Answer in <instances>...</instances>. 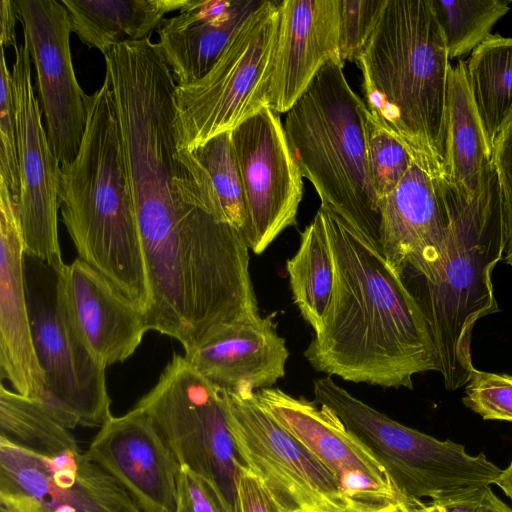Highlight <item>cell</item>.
I'll return each mask as SVG.
<instances>
[{
	"mask_svg": "<svg viewBox=\"0 0 512 512\" xmlns=\"http://www.w3.org/2000/svg\"><path fill=\"white\" fill-rule=\"evenodd\" d=\"M0 512H5L4 510L0 509Z\"/></svg>",
	"mask_w": 512,
	"mask_h": 512,
	"instance_id": "obj_41",
	"label": "cell"
},
{
	"mask_svg": "<svg viewBox=\"0 0 512 512\" xmlns=\"http://www.w3.org/2000/svg\"><path fill=\"white\" fill-rule=\"evenodd\" d=\"M225 392L228 425L241 461L284 512H348L332 473L260 406L255 392Z\"/></svg>",
	"mask_w": 512,
	"mask_h": 512,
	"instance_id": "obj_10",
	"label": "cell"
},
{
	"mask_svg": "<svg viewBox=\"0 0 512 512\" xmlns=\"http://www.w3.org/2000/svg\"><path fill=\"white\" fill-rule=\"evenodd\" d=\"M0 82V177L6 182L16 204L20 193L17 114L12 72L8 69L3 46H1Z\"/></svg>",
	"mask_w": 512,
	"mask_h": 512,
	"instance_id": "obj_31",
	"label": "cell"
},
{
	"mask_svg": "<svg viewBox=\"0 0 512 512\" xmlns=\"http://www.w3.org/2000/svg\"><path fill=\"white\" fill-rule=\"evenodd\" d=\"M61 216L79 258L145 313L150 294L109 79L90 95L75 159L61 165Z\"/></svg>",
	"mask_w": 512,
	"mask_h": 512,
	"instance_id": "obj_3",
	"label": "cell"
},
{
	"mask_svg": "<svg viewBox=\"0 0 512 512\" xmlns=\"http://www.w3.org/2000/svg\"><path fill=\"white\" fill-rule=\"evenodd\" d=\"M367 151L371 181L380 202L398 186L413 161L407 147L368 112Z\"/></svg>",
	"mask_w": 512,
	"mask_h": 512,
	"instance_id": "obj_30",
	"label": "cell"
},
{
	"mask_svg": "<svg viewBox=\"0 0 512 512\" xmlns=\"http://www.w3.org/2000/svg\"><path fill=\"white\" fill-rule=\"evenodd\" d=\"M330 60L343 62L339 53V0L279 1L268 106L286 114Z\"/></svg>",
	"mask_w": 512,
	"mask_h": 512,
	"instance_id": "obj_18",
	"label": "cell"
},
{
	"mask_svg": "<svg viewBox=\"0 0 512 512\" xmlns=\"http://www.w3.org/2000/svg\"><path fill=\"white\" fill-rule=\"evenodd\" d=\"M15 6L35 67L51 149L61 165L68 164L80 149L90 102L73 67L69 12L56 0H18Z\"/></svg>",
	"mask_w": 512,
	"mask_h": 512,
	"instance_id": "obj_15",
	"label": "cell"
},
{
	"mask_svg": "<svg viewBox=\"0 0 512 512\" xmlns=\"http://www.w3.org/2000/svg\"><path fill=\"white\" fill-rule=\"evenodd\" d=\"M386 0H339V53L341 60L357 61Z\"/></svg>",
	"mask_w": 512,
	"mask_h": 512,
	"instance_id": "obj_33",
	"label": "cell"
},
{
	"mask_svg": "<svg viewBox=\"0 0 512 512\" xmlns=\"http://www.w3.org/2000/svg\"><path fill=\"white\" fill-rule=\"evenodd\" d=\"M410 508L413 512H512V509L496 496L490 486L473 498L449 503L422 502Z\"/></svg>",
	"mask_w": 512,
	"mask_h": 512,
	"instance_id": "obj_37",
	"label": "cell"
},
{
	"mask_svg": "<svg viewBox=\"0 0 512 512\" xmlns=\"http://www.w3.org/2000/svg\"><path fill=\"white\" fill-rule=\"evenodd\" d=\"M286 270L294 303L314 333H320L332 297L335 268L319 209L301 232L299 248L287 260Z\"/></svg>",
	"mask_w": 512,
	"mask_h": 512,
	"instance_id": "obj_26",
	"label": "cell"
},
{
	"mask_svg": "<svg viewBox=\"0 0 512 512\" xmlns=\"http://www.w3.org/2000/svg\"><path fill=\"white\" fill-rule=\"evenodd\" d=\"M502 214L503 260L512 266V122L497 139L492 151Z\"/></svg>",
	"mask_w": 512,
	"mask_h": 512,
	"instance_id": "obj_34",
	"label": "cell"
},
{
	"mask_svg": "<svg viewBox=\"0 0 512 512\" xmlns=\"http://www.w3.org/2000/svg\"><path fill=\"white\" fill-rule=\"evenodd\" d=\"M0 438L33 452L52 457L80 449L73 434L60 424L43 403L0 387Z\"/></svg>",
	"mask_w": 512,
	"mask_h": 512,
	"instance_id": "obj_27",
	"label": "cell"
},
{
	"mask_svg": "<svg viewBox=\"0 0 512 512\" xmlns=\"http://www.w3.org/2000/svg\"><path fill=\"white\" fill-rule=\"evenodd\" d=\"M19 15L15 6V1H0V44L3 47L17 46L16 40V21Z\"/></svg>",
	"mask_w": 512,
	"mask_h": 512,
	"instance_id": "obj_38",
	"label": "cell"
},
{
	"mask_svg": "<svg viewBox=\"0 0 512 512\" xmlns=\"http://www.w3.org/2000/svg\"><path fill=\"white\" fill-rule=\"evenodd\" d=\"M450 226L443 258L432 275L402 280L428 323L439 372L448 390L465 386L473 369L476 322L498 311L492 272L503 260L501 203L494 169L471 201L447 183Z\"/></svg>",
	"mask_w": 512,
	"mask_h": 512,
	"instance_id": "obj_4",
	"label": "cell"
},
{
	"mask_svg": "<svg viewBox=\"0 0 512 512\" xmlns=\"http://www.w3.org/2000/svg\"><path fill=\"white\" fill-rule=\"evenodd\" d=\"M225 390L173 355L158 382L136 404L174 454L217 493L228 512H240L238 482L245 466L226 415Z\"/></svg>",
	"mask_w": 512,
	"mask_h": 512,
	"instance_id": "obj_8",
	"label": "cell"
},
{
	"mask_svg": "<svg viewBox=\"0 0 512 512\" xmlns=\"http://www.w3.org/2000/svg\"><path fill=\"white\" fill-rule=\"evenodd\" d=\"M449 226L447 182L413 160L380 202V253L401 277L427 279L443 258Z\"/></svg>",
	"mask_w": 512,
	"mask_h": 512,
	"instance_id": "obj_16",
	"label": "cell"
},
{
	"mask_svg": "<svg viewBox=\"0 0 512 512\" xmlns=\"http://www.w3.org/2000/svg\"><path fill=\"white\" fill-rule=\"evenodd\" d=\"M57 274L67 310L90 352L106 367L128 359L149 331L145 313L80 258Z\"/></svg>",
	"mask_w": 512,
	"mask_h": 512,
	"instance_id": "obj_20",
	"label": "cell"
},
{
	"mask_svg": "<svg viewBox=\"0 0 512 512\" xmlns=\"http://www.w3.org/2000/svg\"><path fill=\"white\" fill-rule=\"evenodd\" d=\"M463 402L485 420L512 422V376L474 368Z\"/></svg>",
	"mask_w": 512,
	"mask_h": 512,
	"instance_id": "obj_32",
	"label": "cell"
},
{
	"mask_svg": "<svg viewBox=\"0 0 512 512\" xmlns=\"http://www.w3.org/2000/svg\"><path fill=\"white\" fill-rule=\"evenodd\" d=\"M175 512H228L213 488L186 467L180 466Z\"/></svg>",
	"mask_w": 512,
	"mask_h": 512,
	"instance_id": "obj_35",
	"label": "cell"
},
{
	"mask_svg": "<svg viewBox=\"0 0 512 512\" xmlns=\"http://www.w3.org/2000/svg\"><path fill=\"white\" fill-rule=\"evenodd\" d=\"M495 484L506 494L512 501V462L502 470Z\"/></svg>",
	"mask_w": 512,
	"mask_h": 512,
	"instance_id": "obj_39",
	"label": "cell"
},
{
	"mask_svg": "<svg viewBox=\"0 0 512 512\" xmlns=\"http://www.w3.org/2000/svg\"><path fill=\"white\" fill-rule=\"evenodd\" d=\"M238 495L240 512H284L263 481L246 466L241 468Z\"/></svg>",
	"mask_w": 512,
	"mask_h": 512,
	"instance_id": "obj_36",
	"label": "cell"
},
{
	"mask_svg": "<svg viewBox=\"0 0 512 512\" xmlns=\"http://www.w3.org/2000/svg\"><path fill=\"white\" fill-rule=\"evenodd\" d=\"M492 170V153L469 92L464 61L459 60L449 77L444 180L471 201Z\"/></svg>",
	"mask_w": 512,
	"mask_h": 512,
	"instance_id": "obj_23",
	"label": "cell"
},
{
	"mask_svg": "<svg viewBox=\"0 0 512 512\" xmlns=\"http://www.w3.org/2000/svg\"><path fill=\"white\" fill-rule=\"evenodd\" d=\"M191 152L209 175L222 221L243 234L246 210L241 179L232 148L231 131L213 137Z\"/></svg>",
	"mask_w": 512,
	"mask_h": 512,
	"instance_id": "obj_29",
	"label": "cell"
},
{
	"mask_svg": "<svg viewBox=\"0 0 512 512\" xmlns=\"http://www.w3.org/2000/svg\"><path fill=\"white\" fill-rule=\"evenodd\" d=\"M184 357L227 392H255L285 376L289 351L272 318L259 315L220 329Z\"/></svg>",
	"mask_w": 512,
	"mask_h": 512,
	"instance_id": "obj_21",
	"label": "cell"
},
{
	"mask_svg": "<svg viewBox=\"0 0 512 512\" xmlns=\"http://www.w3.org/2000/svg\"><path fill=\"white\" fill-rule=\"evenodd\" d=\"M73 32L103 55L113 46L148 38L164 16L187 0H62Z\"/></svg>",
	"mask_w": 512,
	"mask_h": 512,
	"instance_id": "obj_24",
	"label": "cell"
},
{
	"mask_svg": "<svg viewBox=\"0 0 512 512\" xmlns=\"http://www.w3.org/2000/svg\"><path fill=\"white\" fill-rule=\"evenodd\" d=\"M24 271L33 345L45 375L41 402L69 430L103 425L113 416L106 366L76 330L57 272L26 254Z\"/></svg>",
	"mask_w": 512,
	"mask_h": 512,
	"instance_id": "obj_9",
	"label": "cell"
},
{
	"mask_svg": "<svg viewBox=\"0 0 512 512\" xmlns=\"http://www.w3.org/2000/svg\"><path fill=\"white\" fill-rule=\"evenodd\" d=\"M335 268L320 333L304 351L327 376L384 388H413V376L437 371L428 323L401 275L357 230L320 205Z\"/></svg>",
	"mask_w": 512,
	"mask_h": 512,
	"instance_id": "obj_1",
	"label": "cell"
},
{
	"mask_svg": "<svg viewBox=\"0 0 512 512\" xmlns=\"http://www.w3.org/2000/svg\"><path fill=\"white\" fill-rule=\"evenodd\" d=\"M344 63L328 61L287 111L286 138L303 178L380 252V204L367 151L368 109L350 87Z\"/></svg>",
	"mask_w": 512,
	"mask_h": 512,
	"instance_id": "obj_5",
	"label": "cell"
},
{
	"mask_svg": "<svg viewBox=\"0 0 512 512\" xmlns=\"http://www.w3.org/2000/svg\"><path fill=\"white\" fill-rule=\"evenodd\" d=\"M374 512H413L409 505L398 502Z\"/></svg>",
	"mask_w": 512,
	"mask_h": 512,
	"instance_id": "obj_40",
	"label": "cell"
},
{
	"mask_svg": "<svg viewBox=\"0 0 512 512\" xmlns=\"http://www.w3.org/2000/svg\"><path fill=\"white\" fill-rule=\"evenodd\" d=\"M278 22L279 2L263 0L205 76L176 85L179 150L192 151L268 106Z\"/></svg>",
	"mask_w": 512,
	"mask_h": 512,
	"instance_id": "obj_7",
	"label": "cell"
},
{
	"mask_svg": "<svg viewBox=\"0 0 512 512\" xmlns=\"http://www.w3.org/2000/svg\"><path fill=\"white\" fill-rule=\"evenodd\" d=\"M356 62L370 114L444 179L452 66L431 0H386Z\"/></svg>",
	"mask_w": 512,
	"mask_h": 512,
	"instance_id": "obj_2",
	"label": "cell"
},
{
	"mask_svg": "<svg viewBox=\"0 0 512 512\" xmlns=\"http://www.w3.org/2000/svg\"><path fill=\"white\" fill-rule=\"evenodd\" d=\"M315 402L333 411L381 462L407 505L449 503L477 496L502 469L485 454L407 427L340 387L330 376L314 381Z\"/></svg>",
	"mask_w": 512,
	"mask_h": 512,
	"instance_id": "obj_6",
	"label": "cell"
},
{
	"mask_svg": "<svg viewBox=\"0 0 512 512\" xmlns=\"http://www.w3.org/2000/svg\"><path fill=\"white\" fill-rule=\"evenodd\" d=\"M263 0H187L157 29L158 45L176 85L205 76Z\"/></svg>",
	"mask_w": 512,
	"mask_h": 512,
	"instance_id": "obj_22",
	"label": "cell"
},
{
	"mask_svg": "<svg viewBox=\"0 0 512 512\" xmlns=\"http://www.w3.org/2000/svg\"><path fill=\"white\" fill-rule=\"evenodd\" d=\"M0 509L5 512H141L80 449L41 456L0 438Z\"/></svg>",
	"mask_w": 512,
	"mask_h": 512,
	"instance_id": "obj_11",
	"label": "cell"
},
{
	"mask_svg": "<svg viewBox=\"0 0 512 512\" xmlns=\"http://www.w3.org/2000/svg\"><path fill=\"white\" fill-rule=\"evenodd\" d=\"M13 88L17 114L20 193L15 204L25 254L59 273L65 266L58 238L61 164L53 153L32 85L27 41L14 48Z\"/></svg>",
	"mask_w": 512,
	"mask_h": 512,
	"instance_id": "obj_14",
	"label": "cell"
},
{
	"mask_svg": "<svg viewBox=\"0 0 512 512\" xmlns=\"http://www.w3.org/2000/svg\"><path fill=\"white\" fill-rule=\"evenodd\" d=\"M464 64L469 92L492 153L512 122V38L491 34Z\"/></svg>",
	"mask_w": 512,
	"mask_h": 512,
	"instance_id": "obj_25",
	"label": "cell"
},
{
	"mask_svg": "<svg viewBox=\"0 0 512 512\" xmlns=\"http://www.w3.org/2000/svg\"><path fill=\"white\" fill-rule=\"evenodd\" d=\"M255 397L332 473L348 512H374L403 502L386 468L329 408L280 388L257 390Z\"/></svg>",
	"mask_w": 512,
	"mask_h": 512,
	"instance_id": "obj_13",
	"label": "cell"
},
{
	"mask_svg": "<svg viewBox=\"0 0 512 512\" xmlns=\"http://www.w3.org/2000/svg\"><path fill=\"white\" fill-rule=\"evenodd\" d=\"M431 4L445 38L449 60L472 52L511 9L510 3L502 0H431Z\"/></svg>",
	"mask_w": 512,
	"mask_h": 512,
	"instance_id": "obj_28",
	"label": "cell"
},
{
	"mask_svg": "<svg viewBox=\"0 0 512 512\" xmlns=\"http://www.w3.org/2000/svg\"><path fill=\"white\" fill-rule=\"evenodd\" d=\"M87 456L113 477L141 512H175L179 464L140 408L112 416L91 441Z\"/></svg>",
	"mask_w": 512,
	"mask_h": 512,
	"instance_id": "obj_17",
	"label": "cell"
},
{
	"mask_svg": "<svg viewBox=\"0 0 512 512\" xmlns=\"http://www.w3.org/2000/svg\"><path fill=\"white\" fill-rule=\"evenodd\" d=\"M25 246L17 210L0 177V368L15 392L42 400L45 375L32 338L25 285Z\"/></svg>",
	"mask_w": 512,
	"mask_h": 512,
	"instance_id": "obj_19",
	"label": "cell"
},
{
	"mask_svg": "<svg viewBox=\"0 0 512 512\" xmlns=\"http://www.w3.org/2000/svg\"><path fill=\"white\" fill-rule=\"evenodd\" d=\"M246 210L243 236L261 254L296 225L303 176L288 144L280 114L263 107L231 131Z\"/></svg>",
	"mask_w": 512,
	"mask_h": 512,
	"instance_id": "obj_12",
	"label": "cell"
}]
</instances>
